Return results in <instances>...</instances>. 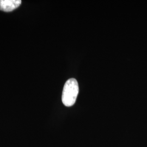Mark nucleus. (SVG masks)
<instances>
[{"label":"nucleus","instance_id":"nucleus-1","mask_svg":"<svg viewBox=\"0 0 147 147\" xmlns=\"http://www.w3.org/2000/svg\"><path fill=\"white\" fill-rule=\"evenodd\" d=\"M79 85L76 79H70L65 82L62 96L63 104L65 106L70 107L75 103L79 94Z\"/></svg>","mask_w":147,"mask_h":147},{"label":"nucleus","instance_id":"nucleus-2","mask_svg":"<svg viewBox=\"0 0 147 147\" xmlns=\"http://www.w3.org/2000/svg\"><path fill=\"white\" fill-rule=\"evenodd\" d=\"M21 3L20 0H0V10L11 11L18 8Z\"/></svg>","mask_w":147,"mask_h":147}]
</instances>
